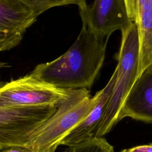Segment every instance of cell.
Instances as JSON below:
<instances>
[{"mask_svg": "<svg viewBox=\"0 0 152 152\" xmlns=\"http://www.w3.org/2000/svg\"><path fill=\"white\" fill-rule=\"evenodd\" d=\"M108 39L100 40L83 26L65 53L52 61L37 65L30 74L61 89L90 88L103 65Z\"/></svg>", "mask_w": 152, "mask_h": 152, "instance_id": "6da1fadb", "label": "cell"}, {"mask_svg": "<svg viewBox=\"0 0 152 152\" xmlns=\"http://www.w3.org/2000/svg\"><path fill=\"white\" fill-rule=\"evenodd\" d=\"M100 90L91 97L87 88L71 90L56 112L31 135L25 146L31 152H55L69 132L90 113Z\"/></svg>", "mask_w": 152, "mask_h": 152, "instance_id": "7a4b0ae2", "label": "cell"}, {"mask_svg": "<svg viewBox=\"0 0 152 152\" xmlns=\"http://www.w3.org/2000/svg\"><path fill=\"white\" fill-rule=\"evenodd\" d=\"M121 42L116 60V77L103 118L95 137H103L118 122L125 100L137 78L140 58V39L135 21L121 31Z\"/></svg>", "mask_w": 152, "mask_h": 152, "instance_id": "3957f363", "label": "cell"}, {"mask_svg": "<svg viewBox=\"0 0 152 152\" xmlns=\"http://www.w3.org/2000/svg\"><path fill=\"white\" fill-rule=\"evenodd\" d=\"M71 90L55 87L30 74L0 88V108L57 106L68 97Z\"/></svg>", "mask_w": 152, "mask_h": 152, "instance_id": "277c9868", "label": "cell"}, {"mask_svg": "<svg viewBox=\"0 0 152 152\" xmlns=\"http://www.w3.org/2000/svg\"><path fill=\"white\" fill-rule=\"evenodd\" d=\"M57 106L0 108V151L24 145L33 132L56 110Z\"/></svg>", "mask_w": 152, "mask_h": 152, "instance_id": "5b68a950", "label": "cell"}, {"mask_svg": "<svg viewBox=\"0 0 152 152\" xmlns=\"http://www.w3.org/2000/svg\"><path fill=\"white\" fill-rule=\"evenodd\" d=\"M78 9L83 26L101 40L109 39L117 30L121 32L133 21L129 17L126 0H94Z\"/></svg>", "mask_w": 152, "mask_h": 152, "instance_id": "8992f818", "label": "cell"}, {"mask_svg": "<svg viewBox=\"0 0 152 152\" xmlns=\"http://www.w3.org/2000/svg\"><path fill=\"white\" fill-rule=\"evenodd\" d=\"M152 123V65L138 76L126 96L118 116Z\"/></svg>", "mask_w": 152, "mask_h": 152, "instance_id": "52a82bcc", "label": "cell"}, {"mask_svg": "<svg viewBox=\"0 0 152 152\" xmlns=\"http://www.w3.org/2000/svg\"><path fill=\"white\" fill-rule=\"evenodd\" d=\"M116 77L115 69L105 87L100 90L99 99L88 116L77 125L62 141L61 145L72 147L94 136L105 113Z\"/></svg>", "mask_w": 152, "mask_h": 152, "instance_id": "ba28073f", "label": "cell"}, {"mask_svg": "<svg viewBox=\"0 0 152 152\" xmlns=\"http://www.w3.org/2000/svg\"><path fill=\"white\" fill-rule=\"evenodd\" d=\"M135 22L140 39L138 78L144 70L152 65V0H135Z\"/></svg>", "mask_w": 152, "mask_h": 152, "instance_id": "9c48e42d", "label": "cell"}, {"mask_svg": "<svg viewBox=\"0 0 152 152\" xmlns=\"http://www.w3.org/2000/svg\"><path fill=\"white\" fill-rule=\"evenodd\" d=\"M37 16L19 0H0V33L24 34Z\"/></svg>", "mask_w": 152, "mask_h": 152, "instance_id": "30bf717a", "label": "cell"}, {"mask_svg": "<svg viewBox=\"0 0 152 152\" xmlns=\"http://www.w3.org/2000/svg\"><path fill=\"white\" fill-rule=\"evenodd\" d=\"M38 17L46 11L56 7L75 4L80 7L87 4V0H19Z\"/></svg>", "mask_w": 152, "mask_h": 152, "instance_id": "8fae6325", "label": "cell"}, {"mask_svg": "<svg viewBox=\"0 0 152 152\" xmlns=\"http://www.w3.org/2000/svg\"><path fill=\"white\" fill-rule=\"evenodd\" d=\"M62 152H114V148L105 138L93 137Z\"/></svg>", "mask_w": 152, "mask_h": 152, "instance_id": "7c38bea8", "label": "cell"}, {"mask_svg": "<svg viewBox=\"0 0 152 152\" xmlns=\"http://www.w3.org/2000/svg\"><path fill=\"white\" fill-rule=\"evenodd\" d=\"M23 35L19 33H0V52L17 46L23 39Z\"/></svg>", "mask_w": 152, "mask_h": 152, "instance_id": "4fadbf2b", "label": "cell"}, {"mask_svg": "<svg viewBox=\"0 0 152 152\" xmlns=\"http://www.w3.org/2000/svg\"><path fill=\"white\" fill-rule=\"evenodd\" d=\"M121 152H152V143L123 149Z\"/></svg>", "mask_w": 152, "mask_h": 152, "instance_id": "5bb4252c", "label": "cell"}, {"mask_svg": "<svg viewBox=\"0 0 152 152\" xmlns=\"http://www.w3.org/2000/svg\"><path fill=\"white\" fill-rule=\"evenodd\" d=\"M126 2L127 5L129 17L132 21H135V0H126Z\"/></svg>", "mask_w": 152, "mask_h": 152, "instance_id": "9a60e30c", "label": "cell"}, {"mask_svg": "<svg viewBox=\"0 0 152 152\" xmlns=\"http://www.w3.org/2000/svg\"><path fill=\"white\" fill-rule=\"evenodd\" d=\"M0 152H31V151L25 145H15L4 148Z\"/></svg>", "mask_w": 152, "mask_h": 152, "instance_id": "2e32d148", "label": "cell"}]
</instances>
